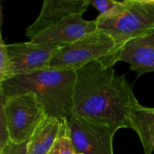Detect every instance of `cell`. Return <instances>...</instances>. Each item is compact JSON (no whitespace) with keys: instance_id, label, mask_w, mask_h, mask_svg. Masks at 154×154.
Returning <instances> with one entry per match:
<instances>
[{"instance_id":"10","label":"cell","mask_w":154,"mask_h":154,"mask_svg":"<svg viewBox=\"0 0 154 154\" xmlns=\"http://www.w3.org/2000/svg\"><path fill=\"white\" fill-rule=\"evenodd\" d=\"M97 29L96 20H86L81 14H72L30 41L46 45L72 43Z\"/></svg>"},{"instance_id":"9","label":"cell","mask_w":154,"mask_h":154,"mask_svg":"<svg viewBox=\"0 0 154 154\" xmlns=\"http://www.w3.org/2000/svg\"><path fill=\"white\" fill-rule=\"evenodd\" d=\"M89 5L88 0H45L40 14L26 29V35L32 40L70 15H83Z\"/></svg>"},{"instance_id":"8","label":"cell","mask_w":154,"mask_h":154,"mask_svg":"<svg viewBox=\"0 0 154 154\" xmlns=\"http://www.w3.org/2000/svg\"><path fill=\"white\" fill-rule=\"evenodd\" d=\"M126 62L129 69L137 72L138 77L154 72V28L129 41L108 62L107 67H113L117 62Z\"/></svg>"},{"instance_id":"13","label":"cell","mask_w":154,"mask_h":154,"mask_svg":"<svg viewBox=\"0 0 154 154\" xmlns=\"http://www.w3.org/2000/svg\"><path fill=\"white\" fill-rule=\"evenodd\" d=\"M75 150L74 144L71 139L70 133H69V126H68L67 120H63V126H62L61 132L58 138L54 143V146L48 154H75Z\"/></svg>"},{"instance_id":"6","label":"cell","mask_w":154,"mask_h":154,"mask_svg":"<svg viewBox=\"0 0 154 154\" xmlns=\"http://www.w3.org/2000/svg\"><path fill=\"white\" fill-rule=\"evenodd\" d=\"M67 123L76 153L114 154L113 140L117 129L76 115Z\"/></svg>"},{"instance_id":"11","label":"cell","mask_w":154,"mask_h":154,"mask_svg":"<svg viewBox=\"0 0 154 154\" xmlns=\"http://www.w3.org/2000/svg\"><path fill=\"white\" fill-rule=\"evenodd\" d=\"M131 129L139 136L145 154L154 151V108L134 104L130 114Z\"/></svg>"},{"instance_id":"4","label":"cell","mask_w":154,"mask_h":154,"mask_svg":"<svg viewBox=\"0 0 154 154\" xmlns=\"http://www.w3.org/2000/svg\"><path fill=\"white\" fill-rule=\"evenodd\" d=\"M1 98V145L29 141L48 118L45 107L34 93Z\"/></svg>"},{"instance_id":"14","label":"cell","mask_w":154,"mask_h":154,"mask_svg":"<svg viewBox=\"0 0 154 154\" xmlns=\"http://www.w3.org/2000/svg\"><path fill=\"white\" fill-rule=\"evenodd\" d=\"M122 1L114 0H88L89 5H91L99 11V16H105L117 8Z\"/></svg>"},{"instance_id":"12","label":"cell","mask_w":154,"mask_h":154,"mask_svg":"<svg viewBox=\"0 0 154 154\" xmlns=\"http://www.w3.org/2000/svg\"><path fill=\"white\" fill-rule=\"evenodd\" d=\"M63 120L48 117L29 141V154H48L60 135Z\"/></svg>"},{"instance_id":"2","label":"cell","mask_w":154,"mask_h":154,"mask_svg":"<svg viewBox=\"0 0 154 154\" xmlns=\"http://www.w3.org/2000/svg\"><path fill=\"white\" fill-rule=\"evenodd\" d=\"M76 71L48 69L0 81L1 97L34 93L48 117L69 120L73 115Z\"/></svg>"},{"instance_id":"15","label":"cell","mask_w":154,"mask_h":154,"mask_svg":"<svg viewBox=\"0 0 154 154\" xmlns=\"http://www.w3.org/2000/svg\"><path fill=\"white\" fill-rule=\"evenodd\" d=\"M28 141L16 144L8 140L1 145L0 154H29Z\"/></svg>"},{"instance_id":"5","label":"cell","mask_w":154,"mask_h":154,"mask_svg":"<svg viewBox=\"0 0 154 154\" xmlns=\"http://www.w3.org/2000/svg\"><path fill=\"white\" fill-rule=\"evenodd\" d=\"M115 48L112 38L104 32H96L68 44L59 45L49 69L77 71L91 62L111 55Z\"/></svg>"},{"instance_id":"7","label":"cell","mask_w":154,"mask_h":154,"mask_svg":"<svg viewBox=\"0 0 154 154\" xmlns=\"http://www.w3.org/2000/svg\"><path fill=\"white\" fill-rule=\"evenodd\" d=\"M6 48L10 60L8 80L17 75L49 69L50 62L59 45L36 44L29 41L6 45Z\"/></svg>"},{"instance_id":"16","label":"cell","mask_w":154,"mask_h":154,"mask_svg":"<svg viewBox=\"0 0 154 154\" xmlns=\"http://www.w3.org/2000/svg\"><path fill=\"white\" fill-rule=\"evenodd\" d=\"M10 70V60L8 54L6 44L1 38L0 42V81L7 79Z\"/></svg>"},{"instance_id":"1","label":"cell","mask_w":154,"mask_h":154,"mask_svg":"<svg viewBox=\"0 0 154 154\" xmlns=\"http://www.w3.org/2000/svg\"><path fill=\"white\" fill-rule=\"evenodd\" d=\"M76 73L73 115L117 130L131 128V111L137 99L125 75H117L114 68L100 60Z\"/></svg>"},{"instance_id":"17","label":"cell","mask_w":154,"mask_h":154,"mask_svg":"<svg viewBox=\"0 0 154 154\" xmlns=\"http://www.w3.org/2000/svg\"><path fill=\"white\" fill-rule=\"evenodd\" d=\"M75 154H84V153H76Z\"/></svg>"},{"instance_id":"3","label":"cell","mask_w":154,"mask_h":154,"mask_svg":"<svg viewBox=\"0 0 154 154\" xmlns=\"http://www.w3.org/2000/svg\"><path fill=\"white\" fill-rule=\"evenodd\" d=\"M95 20L98 29L109 35L115 44L112 54L100 60L105 63L129 41L154 28V0H124L114 11Z\"/></svg>"}]
</instances>
